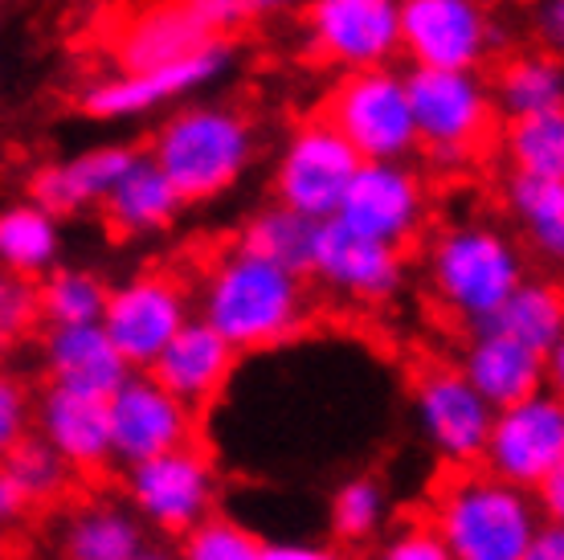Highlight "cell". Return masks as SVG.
I'll use <instances>...</instances> for the list:
<instances>
[{
	"label": "cell",
	"mask_w": 564,
	"mask_h": 560,
	"mask_svg": "<svg viewBox=\"0 0 564 560\" xmlns=\"http://www.w3.org/2000/svg\"><path fill=\"white\" fill-rule=\"evenodd\" d=\"M520 560H564V528L561 524H544Z\"/></svg>",
	"instance_id": "42"
},
{
	"label": "cell",
	"mask_w": 564,
	"mask_h": 560,
	"mask_svg": "<svg viewBox=\"0 0 564 560\" xmlns=\"http://www.w3.org/2000/svg\"><path fill=\"white\" fill-rule=\"evenodd\" d=\"M33 434V392L17 373L0 368V454Z\"/></svg>",
	"instance_id": "37"
},
{
	"label": "cell",
	"mask_w": 564,
	"mask_h": 560,
	"mask_svg": "<svg viewBox=\"0 0 564 560\" xmlns=\"http://www.w3.org/2000/svg\"><path fill=\"white\" fill-rule=\"evenodd\" d=\"M495 115L511 123V119H532V115L561 111L564 103V71L556 54H511L499 62L491 83Z\"/></svg>",
	"instance_id": "26"
},
{
	"label": "cell",
	"mask_w": 564,
	"mask_h": 560,
	"mask_svg": "<svg viewBox=\"0 0 564 560\" xmlns=\"http://www.w3.org/2000/svg\"><path fill=\"white\" fill-rule=\"evenodd\" d=\"M315 238H319V222H311L295 209H282L270 201L267 209H258L250 222L241 225V250L258 254L282 270H295L307 279L311 254H315Z\"/></svg>",
	"instance_id": "29"
},
{
	"label": "cell",
	"mask_w": 564,
	"mask_h": 560,
	"mask_svg": "<svg viewBox=\"0 0 564 560\" xmlns=\"http://www.w3.org/2000/svg\"><path fill=\"white\" fill-rule=\"evenodd\" d=\"M234 368H238V352L229 348L209 323L193 315V320L169 340V348L152 360L148 377H152L155 385H164V389H169L176 401H184L188 409H205L226 392Z\"/></svg>",
	"instance_id": "19"
},
{
	"label": "cell",
	"mask_w": 564,
	"mask_h": 560,
	"mask_svg": "<svg viewBox=\"0 0 564 560\" xmlns=\"http://www.w3.org/2000/svg\"><path fill=\"white\" fill-rule=\"evenodd\" d=\"M33 434L70 466V475H99L111 466L107 397L45 385L33 397Z\"/></svg>",
	"instance_id": "18"
},
{
	"label": "cell",
	"mask_w": 564,
	"mask_h": 560,
	"mask_svg": "<svg viewBox=\"0 0 564 560\" xmlns=\"http://www.w3.org/2000/svg\"><path fill=\"white\" fill-rule=\"evenodd\" d=\"M25 511H29V504L21 499V491L13 487V478L4 475V466H0V532H9L13 524H21Z\"/></svg>",
	"instance_id": "43"
},
{
	"label": "cell",
	"mask_w": 564,
	"mask_h": 560,
	"mask_svg": "<svg viewBox=\"0 0 564 560\" xmlns=\"http://www.w3.org/2000/svg\"><path fill=\"white\" fill-rule=\"evenodd\" d=\"M197 308V320L241 356L295 340L311 320V291L303 274L234 246L205 270Z\"/></svg>",
	"instance_id": "1"
},
{
	"label": "cell",
	"mask_w": 564,
	"mask_h": 560,
	"mask_svg": "<svg viewBox=\"0 0 564 560\" xmlns=\"http://www.w3.org/2000/svg\"><path fill=\"white\" fill-rule=\"evenodd\" d=\"M62 258V225L33 201L0 209V270L17 282L45 279Z\"/></svg>",
	"instance_id": "27"
},
{
	"label": "cell",
	"mask_w": 564,
	"mask_h": 560,
	"mask_svg": "<svg viewBox=\"0 0 564 560\" xmlns=\"http://www.w3.org/2000/svg\"><path fill=\"white\" fill-rule=\"evenodd\" d=\"M262 536L250 532V524L213 511L193 532L181 536L176 560H262Z\"/></svg>",
	"instance_id": "35"
},
{
	"label": "cell",
	"mask_w": 564,
	"mask_h": 560,
	"mask_svg": "<svg viewBox=\"0 0 564 560\" xmlns=\"http://www.w3.org/2000/svg\"><path fill=\"white\" fill-rule=\"evenodd\" d=\"M528 279L520 241L495 222H454L425 246V282L434 303L470 332L482 327Z\"/></svg>",
	"instance_id": "2"
},
{
	"label": "cell",
	"mask_w": 564,
	"mask_h": 560,
	"mask_svg": "<svg viewBox=\"0 0 564 560\" xmlns=\"http://www.w3.org/2000/svg\"><path fill=\"white\" fill-rule=\"evenodd\" d=\"M536 33L540 42L549 45V54H556L564 42V0H540L536 4Z\"/></svg>",
	"instance_id": "41"
},
{
	"label": "cell",
	"mask_w": 564,
	"mask_h": 560,
	"mask_svg": "<svg viewBox=\"0 0 564 560\" xmlns=\"http://www.w3.org/2000/svg\"><path fill=\"white\" fill-rule=\"evenodd\" d=\"M319 119L360 155V164L410 160L417 152L405 74L393 66L339 74L336 86L327 90Z\"/></svg>",
	"instance_id": "6"
},
{
	"label": "cell",
	"mask_w": 564,
	"mask_h": 560,
	"mask_svg": "<svg viewBox=\"0 0 564 560\" xmlns=\"http://www.w3.org/2000/svg\"><path fill=\"white\" fill-rule=\"evenodd\" d=\"M262 560H348L339 545L324 540H270L262 545Z\"/></svg>",
	"instance_id": "39"
},
{
	"label": "cell",
	"mask_w": 564,
	"mask_h": 560,
	"mask_svg": "<svg viewBox=\"0 0 564 560\" xmlns=\"http://www.w3.org/2000/svg\"><path fill=\"white\" fill-rule=\"evenodd\" d=\"M128 507L148 532L181 540L221 504V475L205 446H181L128 466L123 475Z\"/></svg>",
	"instance_id": "7"
},
{
	"label": "cell",
	"mask_w": 564,
	"mask_h": 560,
	"mask_svg": "<svg viewBox=\"0 0 564 560\" xmlns=\"http://www.w3.org/2000/svg\"><path fill=\"white\" fill-rule=\"evenodd\" d=\"M258 152L254 123L226 103H184L152 140V160L184 205L213 201L246 176Z\"/></svg>",
	"instance_id": "4"
},
{
	"label": "cell",
	"mask_w": 564,
	"mask_h": 560,
	"mask_svg": "<svg viewBox=\"0 0 564 560\" xmlns=\"http://www.w3.org/2000/svg\"><path fill=\"white\" fill-rule=\"evenodd\" d=\"M413 418L442 466L475 471L482 463L495 409L466 385L458 365H425L413 377Z\"/></svg>",
	"instance_id": "12"
},
{
	"label": "cell",
	"mask_w": 564,
	"mask_h": 560,
	"mask_svg": "<svg viewBox=\"0 0 564 560\" xmlns=\"http://www.w3.org/2000/svg\"><path fill=\"white\" fill-rule=\"evenodd\" d=\"M393 519V499L377 475H348L327 499V532L336 545H372Z\"/></svg>",
	"instance_id": "31"
},
{
	"label": "cell",
	"mask_w": 564,
	"mask_h": 560,
	"mask_svg": "<svg viewBox=\"0 0 564 560\" xmlns=\"http://www.w3.org/2000/svg\"><path fill=\"white\" fill-rule=\"evenodd\" d=\"M458 373L491 409L520 406V401L549 389L544 356L523 348L520 340L503 336V332H491V327H475L466 336Z\"/></svg>",
	"instance_id": "20"
},
{
	"label": "cell",
	"mask_w": 564,
	"mask_h": 560,
	"mask_svg": "<svg viewBox=\"0 0 564 560\" xmlns=\"http://www.w3.org/2000/svg\"><path fill=\"white\" fill-rule=\"evenodd\" d=\"M0 466H4V475L13 478V487L21 491V499L29 507L57 504L70 491V478H74L70 466L62 463L37 434H25L13 450H4Z\"/></svg>",
	"instance_id": "34"
},
{
	"label": "cell",
	"mask_w": 564,
	"mask_h": 560,
	"mask_svg": "<svg viewBox=\"0 0 564 560\" xmlns=\"http://www.w3.org/2000/svg\"><path fill=\"white\" fill-rule=\"evenodd\" d=\"M234 62V45L229 37H213L205 50L155 66V71H119L115 78L90 83L83 90V111L95 119H140V115L169 107L176 98H188L217 83Z\"/></svg>",
	"instance_id": "16"
},
{
	"label": "cell",
	"mask_w": 564,
	"mask_h": 560,
	"mask_svg": "<svg viewBox=\"0 0 564 560\" xmlns=\"http://www.w3.org/2000/svg\"><path fill=\"white\" fill-rule=\"evenodd\" d=\"M135 560H176V552H172V548H164V545H152V540H148V545H143L140 552H135Z\"/></svg>",
	"instance_id": "45"
},
{
	"label": "cell",
	"mask_w": 564,
	"mask_h": 560,
	"mask_svg": "<svg viewBox=\"0 0 564 560\" xmlns=\"http://www.w3.org/2000/svg\"><path fill=\"white\" fill-rule=\"evenodd\" d=\"M311 279L324 291L352 299V303H389L405 287V254L381 241H368L339 222L319 225L315 254H311Z\"/></svg>",
	"instance_id": "17"
},
{
	"label": "cell",
	"mask_w": 564,
	"mask_h": 560,
	"mask_svg": "<svg viewBox=\"0 0 564 560\" xmlns=\"http://www.w3.org/2000/svg\"><path fill=\"white\" fill-rule=\"evenodd\" d=\"M188 320H193L188 287L169 270H140V274L107 287L99 327L131 373H148L155 356L169 348V340Z\"/></svg>",
	"instance_id": "8"
},
{
	"label": "cell",
	"mask_w": 564,
	"mask_h": 560,
	"mask_svg": "<svg viewBox=\"0 0 564 560\" xmlns=\"http://www.w3.org/2000/svg\"><path fill=\"white\" fill-rule=\"evenodd\" d=\"M417 152L437 169H463L499 131L491 86L479 71H405Z\"/></svg>",
	"instance_id": "5"
},
{
	"label": "cell",
	"mask_w": 564,
	"mask_h": 560,
	"mask_svg": "<svg viewBox=\"0 0 564 560\" xmlns=\"http://www.w3.org/2000/svg\"><path fill=\"white\" fill-rule=\"evenodd\" d=\"M107 421H111V463L123 471L197 442V409L176 401L148 373H131L107 397Z\"/></svg>",
	"instance_id": "15"
},
{
	"label": "cell",
	"mask_w": 564,
	"mask_h": 560,
	"mask_svg": "<svg viewBox=\"0 0 564 560\" xmlns=\"http://www.w3.org/2000/svg\"><path fill=\"white\" fill-rule=\"evenodd\" d=\"M238 4L241 21L250 25V21H258V17H274V13H286V9H303L307 0H234Z\"/></svg>",
	"instance_id": "44"
},
{
	"label": "cell",
	"mask_w": 564,
	"mask_h": 560,
	"mask_svg": "<svg viewBox=\"0 0 564 560\" xmlns=\"http://www.w3.org/2000/svg\"><path fill=\"white\" fill-rule=\"evenodd\" d=\"M148 545L135 511L119 499H86L62 519V560H135V552Z\"/></svg>",
	"instance_id": "25"
},
{
	"label": "cell",
	"mask_w": 564,
	"mask_h": 560,
	"mask_svg": "<svg viewBox=\"0 0 564 560\" xmlns=\"http://www.w3.org/2000/svg\"><path fill=\"white\" fill-rule=\"evenodd\" d=\"M499 50L487 0H401V54L410 71H479Z\"/></svg>",
	"instance_id": "9"
},
{
	"label": "cell",
	"mask_w": 564,
	"mask_h": 560,
	"mask_svg": "<svg viewBox=\"0 0 564 560\" xmlns=\"http://www.w3.org/2000/svg\"><path fill=\"white\" fill-rule=\"evenodd\" d=\"M303 37L339 74L393 66L401 57V0H307Z\"/></svg>",
	"instance_id": "10"
},
{
	"label": "cell",
	"mask_w": 564,
	"mask_h": 560,
	"mask_svg": "<svg viewBox=\"0 0 564 560\" xmlns=\"http://www.w3.org/2000/svg\"><path fill=\"white\" fill-rule=\"evenodd\" d=\"M511 217L532 241V250L561 262L564 254V181H544V176H516L511 172L503 184Z\"/></svg>",
	"instance_id": "30"
},
{
	"label": "cell",
	"mask_w": 564,
	"mask_h": 560,
	"mask_svg": "<svg viewBox=\"0 0 564 560\" xmlns=\"http://www.w3.org/2000/svg\"><path fill=\"white\" fill-rule=\"evenodd\" d=\"M107 225L115 234H128V238H143V234H160L164 225H172L181 217L184 201L172 189V181L160 172L148 152H135L128 160V169L119 172L115 189L107 193V201L99 205Z\"/></svg>",
	"instance_id": "24"
},
{
	"label": "cell",
	"mask_w": 564,
	"mask_h": 560,
	"mask_svg": "<svg viewBox=\"0 0 564 560\" xmlns=\"http://www.w3.org/2000/svg\"><path fill=\"white\" fill-rule=\"evenodd\" d=\"M356 169L360 155L324 119H307L286 136L274 160V205L303 213L319 225L332 222Z\"/></svg>",
	"instance_id": "11"
},
{
	"label": "cell",
	"mask_w": 564,
	"mask_h": 560,
	"mask_svg": "<svg viewBox=\"0 0 564 560\" xmlns=\"http://www.w3.org/2000/svg\"><path fill=\"white\" fill-rule=\"evenodd\" d=\"M425 213H430L425 176L410 160H389V164H360L356 169L332 222L368 241L405 250L422 234Z\"/></svg>",
	"instance_id": "14"
},
{
	"label": "cell",
	"mask_w": 564,
	"mask_h": 560,
	"mask_svg": "<svg viewBox=\"0 0 564 560\" xmlns=\"http://www.w3.org/2000/svg\"><path fill=\"white\" fill-rule=\"evenodd\" d=\"M491 332L520 340L523 348L549 356L564 344V299L552 279H523L516 291L503 299V308L482 323Z\"/></svg>",
	"instance_id": "28"
},
{
	"label": "cell",
	"mask_w": 564,
	"mask_h": 560,
	"mask_svg": "<svg viewBox=\"0 0 564 560\" xmlns=\"http://www.w3.org/2000/svg\"><path fill=\"white\" fill-rule=\"evenodd\" d=\"M42 373L54 389L90 392V397H111L131 368L115 352L99 323H78V327H45L42 336Z\"/></svg>",
	"instance_id": "22"
},
{
	"label": "cell",
	"mask_w": 564,
	"mask_h": 560,
	"mask_svg": "<svg viewBox=\"0 0 564 560\" xmlns=\"http://www.w3.org/2000/svg\"><path fill=\"white\" fill-rule=\"evenodd\" d=\"M532 504H536L544 524H561L564 519V471H552L544 483L532 487Z\"/></svg>",
	"instance_id": "40"
},
{
	"label": "cell",
	"mask_w": 564,
	"mask_h": 560,
	"mask_svg": "<svg viewBox=\"0 0 564 560\" xmlns=\"http://www.w3.org/2000/svg\"><path fill=\"white\" fill-rule=\"evenodd\" d=\"M37 320V308H33V287L29 282H17L0 270V348H9L25 336Z\"/></svg>",
	"instance_id": "38"
},
{
	"label": "cell",
	"mask_w": 564,
	"mask_h": 560,
	"mask_svg": "<svg viewBox=\"0 0 564 560\" xmlns=\"http://www.w3.org/2000/svg\"><path fill=\"white\" fill-rule=\"evenodd\" d=\"M209 42L213 33L193 13L188 0H155L123 21V29L111 42V54L119 62V71H155V66L197 54Z\"/></svg>",
	"instance_id": "21"
},
{
	"label": "cell",
	"mask_w": 564,
	"mask_h": 560,
	"mask_svg": "<svg viewBox=\"0 0 564 560\" xmlns=\"http://www.w3.org/2000/svg\"><path fill=\"white\" fill-rule=\"evenodd\" d=\"M102 303H107V282L83 267H54L33 287V308H37V320H45V327L99 323Z\"/></svg>",
	"instance_id": "32"
},
{
	"label": "cell",
	"mask_w": 564,
	"mask_h": 560,
	"mask_svg": "<svg viewBox=\"0 0 564 560\" xmlns=\"http://www.w3.org/2000/svg\"><path fill=\"white\" fill-rule=\"evenodd\" d=\"M425 519L451 560H520L544 528L532 491L511 487L479 466L437 483Z\"/></svg>",
	"instance_id": "3"
},
{
	"label": "cell",
	"mask_w": 564,
	"mask_h": 560,
	"mask_svg": "<svg viewBox=\"0 0 564 560\" xmlns=\"http://www.w3.org/2000/svg\"><path fill=\"white\" fill-rule=\"evenodd\" d=\"M131 155L135 152L123 143H99V148L66 155V160H54L33 176L29 201L42 205L45 213H54V217L99 209L107 193L115 189V181H119V172L128 169Z\"/></svg>",
	"instance_id": "23"
},
{
	"label": "cell",
	"mask_w": 564,
	"mask_h": 560,
	"mask_svg": "<svg viewBox=\"0 0 564 560\" xmlns=\"http://www.w3.org/2000/svg\"><path fill=\"white\" fill-rule=\"evenodd\" d=\"M503 160L516 176L564 181V111L503 123Z\"/></svg>",
	"instance_id": "33"
},
{
	"label": "cell",
	"mask_w": 564,
	"mask_h": 560,
	"mask_svg": "<svg viewBox=\"0 0 564 560\" xmlns=\"http://www.w3.org/2000/svg\"><path fill=\"white\" fill-rule=\"evenodd\" d=\"M372 560H451L446 545L437 540L425 516L389 524L377 540H372Z\"/></svg>",
	"instance_id": "36"
},
{
	"label": "cell",
	"mask_w": 564,
	"mask_h": 560,
	"mask_svg": "<svg viewBox=\"0 0 564 560\" xmlns=\"http://www.w3.org/2000/svg\"><path fill=\"white\" fill-rule=\"evenodd\" d=\"M479 471L511 487L532 491L536 483L564 471V401L561 392H536L520 406L495 409Z\"/></svg>",
	"instance_id": "13"
}]
</instances>
